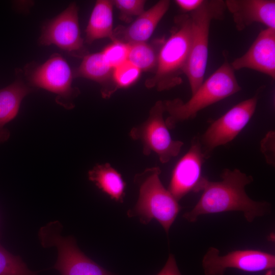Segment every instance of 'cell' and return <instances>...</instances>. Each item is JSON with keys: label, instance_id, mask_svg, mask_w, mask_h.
<instances>
[{"label": "cell", "instance_id": "6da1fadb", "mask_svg": "<svg viewBox=\"0 0 275 275\" xmlns=\"http://www.w3.org/2000/svg\"><path fill=\"white\" fill-rule=\"evenodd\" d=\"M221 176L219 181L206 179L199 200L190 211L183 215L188 222H196L202 215L238 211L243 213L248 222L252 223L270 212L269 203L253 200L246 193L245 187L253 181L251 175L238 169H226Z\"/></svg>", "mask_w": 275, "mask_h": 275}, {"label": "cell", "instance_id": "7a4b0ae2", "mask_svg": "<svg viewBox=\"0 0 275 275\" xmlns=\"http://www.w3.org/2000/svg\"><path fill=\"white\" fill-rule=\"evenodd\" d=\"M240 90L234 70L225 58L222 65L203 81L187 101L179 98L163 101L165 111L169 114L166 124L172 129L178 123L194 118L201 110Z\"/></svg>", "mask_w": 275, "mask_h": 275}, {"label": "cell", "instance_id": "3957f363", "mask_svg": "<svg viewBox=\"0 0 275 275\" xmlns=\"http://www.w3.org/2000/svg\"><path fill=\"white\" fill-rule=\"evenodd\" d=\"M170 36L162 43L158 54L154 75L146 81L147 88L159 91L169 90L182 82L191 43V21L189 15L176 18Z\"/></svg>", "mask_w": 275, "mask_h": 275}, {"label": "cell", "instance_id": "277c9868", "mask_svg": "<svg viewBox=\"0 0 275 275\" xmlns=\"http://www.w3.org/2000/svg\"><path fill=\"white\" fill-rule=\"evenodd\" d=\"M160 173L159 167H152L137 177L140 182L139 198L134 207L128 211L127 215L138 216L143 224H148L155 219L168 235L181 207L162 184Z\"/></svg>", "mask_w": 275, "mask_h": 275}, {"label": "cell", "instance_id": "5b68a950", "mask_svg": "<svg viewBox=\"0 0 275 275\" xmlns=\"http://www.w3.org/2000/svg\"><path fill=\"white\" fill-rule=\"evenodd\" d=\"M225 1H204L191 12V43L184 70L193 94L204 81L208 57V40L211 21L223 18L226 10Z\"/></svg>", "mask_w": 275, "mask_h": 275}, {"label": "cell", "instance_id": "8992f818", "mask_svg": "<svg viewBox=\"0 0 275 275\" xmlns=\"http://www.w3.org/2000/svg\"><path fill=\"white\" fill-rule=\"evenodd\" d=\"M23 74L34 89L41 88L56 94L57 102L67 109L74 107L73 101L79 91L72 87L73 71L60 54H52L42 64H27Z\"/></svg>", "mask_w": 275, "mask_h": 275}, {"label": "cell", "instance_id": "52a82bcc", "mask_svg": "<svg viewBox=\"0 0 275 275\" xmlns=\"http://www.w3.org/2000/svg\"><path fill=\"white\" fill-rule=\"evenodd\" d=\"M165 112L163 101H157L151 108L147 120L133 127L129 132L131 138L141 142L144 155L154 152L162 163L177 156L184 144L172 139L163 118Z\"/></svg>", "mask_w": 275, "mask_h": 275}, {"label": "cell", "instance_id": "ba28073f", "mask_svg": "<svg viewBox=\"0 0 275 275\" xmlns=\"http://www.w3.org/2000/svg\"><path fill=\"white\" fill-rule=\"evenodd\" d=\"M58 222L42 228L39 237L42 244L55 245L58 257L54 268L62 275H115L87 257L72 237H63L56 232Z\"/></svg>", "mask_w": 275, "mask_h": 275}, {"label": "cell", "instance_id": "9c48e42d", "mask_svg": "<svg viewBox=\"0 0 275 275\" xmlns=\"http://www.w3.org/2000/svg\"><path fill=\"white\" fill-rule=\"evenodd\" d=\"M259 99L258 93L234 105L213 122L199 138L206 158L216 147L233 141L253 117Z\"/></svg>", "mask_w": 275, "mask_h": 275}, {"label": "cell", "instance_id": "30bf717a", "mask_svg": "<svg viewBox=\"0 0 275 275\" xmlns=\"http://www.w3.org/2000/svg\"><path fill=\"white\" fill-rule=\"evenodd\" d=\"M202 265L205 275H224L228 268L248 272L272 270L275 256L255 250H236L225 255L214 247L209 248L204 255Z\"/></svg>", "mask_w": 275, "mask_h": 275}, {"label": "cell", "instance_id": "8fae6325", "mask_svg": "<svg viewBox=\"0 0 275 275\" xmlns=\"http://www.w3.org/2000/svg\"><path fill=\"white\" fill-rule=\"evenodd\" d=\"M78 8L75 3L54 18L45 22L39 38L40 44L56 45L72 56L87 55L78 22Z\"/></svg>", "mask_w": 275, "mask_h": 275}, {"label": "cell", "instance_id": "7c38bea8", "mask_svg": "<svg viewBox=\"0 0 275 275\" xmlns=\"http://www.w3.org/2000/svg\"><path fill=\"white\" fill-rule=\"evenodd\" d=\"M205 157L199 138L195 137L187 152L175 165L168 190L179 201L190 192L201 191L207 178L202 175Z\"/></svg>", "mask_w": 275, "mask_h": 275}, {"label": "cell", "instance_id": "4fadbf2b", "mask_svg": "<svg viewBox=\"0 0 275 275\" xmlns=\"http://www.w3.org/2000/svg\"><path fill=\"white\" fill-rule=\"evenodd\" d=\"M238 70L251 69L275 78V29L267 28L258 35L248 50L231 64Z\"/></svg>", "mask_w": 275, "mask_h": 275}, {"label": "cell", "instance_id": "5bb4252c", "mask_svg": "<svg viewBox=\"0 0 275 275\" xmlns=\"http://www.w3.org/2000/svg\"><path fill=\"white\" fill-rule=\"evenodd\" d=\"M225 3L238 31H242L254 23L275 29L274 0H227Z\"/></svg>", "mask_w": 275, "mask_h": 275}, {"label": "cell", "instance_id": "9a60e30c", "mask_svg": "<svg viewBox=\"0 0 275 275\" xmlns=\"http://www.w3.org/2000/svg\"><path fill=\"white\" fill-rule=\"evenodd\" d=\"M170 4L168 0L158 1L151 8L144 11L127 28L120 30L118 33H114V39L127 44L146 42L168 10Z\"/></svg>", "mask_w": 275, "mask_h": 275}, {"label": "cell", "instance_id": "2e32d148", "mask_svg": "<svg viewBox=\"0 0 275 275\" xmlns=\"http://www.w3.org/2000/svg\"><path fill=\"white\" fill-rule=\"evenodd\" d=\"M34 91L20 76L13 83L0 89V143L9 137L4 126L17 116L23 99Z\"/></svg>", "mask_w": 275, "mask_h": 275}, {"label": "cell", "instance_id": "e0dca14e", "mask_svg": "<svg viewBox=\"0 0 275 275\" xmlns=\"http://www.w3.org/2000/svg\"><path fill=\"white\" fill-rule=\"evenodd\" d=\"M113 6L112 1L96 2L85 31L87 43L105 38L113 40Z\"/></svg>", "mask_w": 275, "mask_h": 275}, {"label": "cell", "instance_id": "ac0fdd59", "mask_svg": "<svg viewBox=\"0 0 275 275\" xmlns=\"http://www.w3.org/2000/svg\"><path fill=\"white\" fill-rule=\"evenodd\" d=\"M88 178L112 199L123 202L126 183L121 174L109 163L95 166L89 171Z\"/></svg>", "mask_w": 275, "mask_h": 275}, {"label": "cell", "instance_id": "d6986e66", "mask_svg": "<svg viewBox=\"0 0 275 275\" xmlns=\"http://www.w3.org/2000/svg\"><path fill=\"white\" fill-rule=\"evenodd\" d=\"M113 69L105 61L101 51L87 54L73 72L74 78L81 77L105 85L112 77Z\"/></svg>", "mask_w": 275, "mask_h": 275}, {"label": "cell", "instance_id": "ffe728a7", "mask_svg": "<svg viewBox=\"0 0 275 275\" xmlns=\"http://www.w3.org/2000/svg\"><path fill=\"white\" fill-rule=\"evenodd\" d=\"M158 54V52L146 42L130 43L128 44L127 61L141 71H155Z\"/></svg>", "mask_w": 275, "mask_h": 275}, {"label": "cell", "instance_id": "44dd1931", "mask_svg": "<svg viewBox=\"0 0 275 275\" xmlns=\"http://www.w3.org/2000/svg\"><path fill=\"white\" fill-rule=\"evenodd\" d=\"M0 275H37L20 257L12 255L0 244Z\"/></svg>", "mask_w": 275, "mask_h": 275}, {"label": "cell", "instance_id": "7402d4cb", "mask_svg": "<svg viewBox=\"0 0 275 275\" xmlns=\"http://www.w3.org/2000/svg\"><path fill=\"white\" fill-rule=\"evenodd\" d=\"M101 52L106 62L114 69L127 61L128 44L114 40Z\"/></svg>", "mask_w": 275, "mask_h": 275}, {"label": "cell", "instance_id": "603a6c76", "mask_svg": "<svg viewBox=\"0 0 275 275\" xmlns=\"http://www.w3.org/2000/svg\"><path fill=\"white\" fill-rule=\"evenodd\" d=\"M141 71L128 61L113 69L112 78L116 88H126L133 84Z\"/></svg>", "mask_w": 275, "mask_h": 275}, {"label": "cell", "instance_id": "cb8c5ba5", "mask_svg": "<svg viewBox=\"0 0 275 275\" xmlns=\"http://www.w3.org/2000/svg\"><path fill=\"white\" fill-rule=\"evenodd\" d=\"M120 12V18L124 21H130L132 17L139 16L144 12L146 3L143 0H114L112 1Z\"/></svg>", "mask_w": 275, "mask_h": 275}, {"label": "cell", "instance_id": "d4e9b609", "mask_svg": "<svg viewBox=\"0 0 275 275\" xmlns=\"http://www.w3.org/2000/svg\"><path fill=\"white\" fill-rule=\"evenodd\" d=\"M260 150L266 162L269 165H275V133L273 130L268 132L260 142Z\"/></svg>", "mask_w": 275, "mask_h": 275}, {"label": "cell", "instance_id": "484cf974", "mask_svg": "<svg viewBox=\"0 0 275 275\" xmlns=\"http://www.w3.org/2000/svg\"><path fill=\"white\" fill-rule=\"evenodd\" d=\"M157 275H181L173 254H169L164 267Z\"/></svg>", "mask_w": 275, "mask_h": 275}, {"label": "cell", "instance_id": "4316f807", "mask_svg": "<svg viewBox=\"0 0 275 275\" xmlns=\"http://www.w3.org/2000/svg\"><path fill=\"white\" fill-rule=\"evenodd\" d=\"M204 0H176L175 3L183 11L193 12L198 9Z\"/></svg>", "mask_w": 275, "mask_h": 275}]
</instances>
